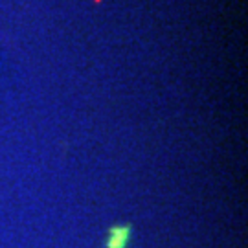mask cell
Listing matches in <instances>:
<instances>
[{
	"instance_id": "1",
	"label": "cell",
	"mask_w": 248,
	"mask_h": 248,
	"mask_svg": "<svg viewBox=\"0 0 248 248\" xmlns=\"http://www.w3.org/2000/svg\"><path fill=\"white\" fill-rule=\"evenodd\" d=\"M133 226L131 224H114L107 232L105 248H127L131 243Z\"/></svg>"
}]
</instances>
